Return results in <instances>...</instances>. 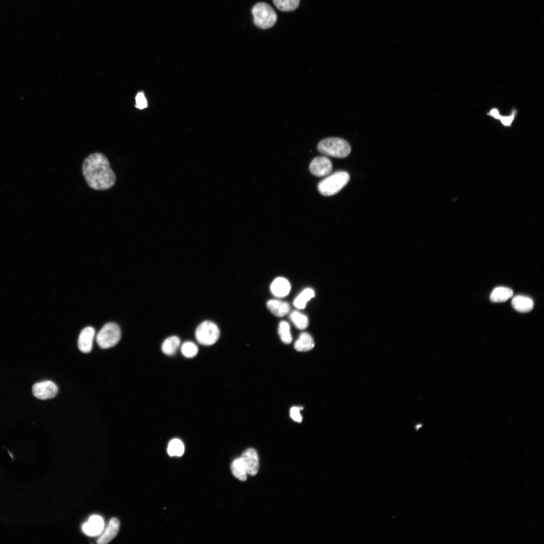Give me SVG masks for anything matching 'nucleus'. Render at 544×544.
<instances>
[{"label":"nucleus","instance_id":"nucleus-1","mask_svg":"<svg viewBox=\"0 0 544 544\" xmlns=\"http://www.w3.org/2000/svg\"><path fill=\"white\" fill-rule=\"evenodd\" d=\"M82 172L87 185L95 190H107L116 183V175L108 159L102 153L88 156L83 163Z\"/></svg>","mask_w":544,"mask_h":544},{"label":"nucleus","instance_id":"nucleus-2","mask_svg":"<svg viewBox=\"0 0 544 544\" xmlns=\"http://www.w3.org/2000/svg\"><path fill=\"white\" fill-rule=\"evenodd\" d=\"M350 179V175L346 171L335 172L321 181L318 186L319 191L323 196H333L347 185Z\"/></svg>","mask_w":544,"mask_h":544},{"label":"nucleus","instance_id":"nucleus-3","mask_svg":"<svg viewBox=\"0 0 544 544\" xmlns=\"http://www.w3.org/2000/svg\"><path fill=\"white\" fill-rule=\"evenodd\" d=\"M318 150L322 154L339 158L347 157L351 151L350 144L346 140L339 138H328L322 140L318 144Z\"/></svg>","mask_w":544,"mask_h":544},{"label":"nucleus","instance_id":"nucleus-4","mask_svg":"<svg viewBox=\"0 0 544 544\" xmlns=\"http://www.w3.org/2000/svg\"><path fill=\"white\" fill-rule=\"evenodd\" d=\"M254 24L258 28L266 30L273 27L278 21L275 11L268 5L258 3L252 9Z\"/></svg>","mask_w":544,"mask_h":544},{"label":"nucleus","instance_id":"nucleus-5","mask_svg":"<svg viewBox=\"0 0 544 544\" xmlns=\"http://www.w3.org/2000/svg\"><path fill=\"white\" fill-rule=\"evenodd\" d=\"M121 338V331L116 323L106 324L98 333L97 342L101 348L106 349L116 345Z\"/></svg>","mask_w":544,"mask_h":544},{"label":"nucleus","instance_id":"nucleus-6","mask_svg":"<svg viewBox=\"0 0 544 544\" xmlns=\"http://www.w3.org/2000/svg\"><path fill=\"white\" fill-rule=\"evenodd\" d=\"M195 336L200 344L204 346H211L218 341L220 336V331L215 323L207 321L198 327Z\"/></svg>","mask_w":544,"mask_h":544},{"label":"nucleus","instance_id":"nucleus-7","mask_svg":"<svg viewBox=\"0 0 544 544\" xmlns=\"http://www.w3.org/2000/svg\"><path fill=\"white\" fill-rule=\"evenodd\" d=\"M59 391L57 386L53 382L46 381L35 384L33 393L35 397L46 400L55 398Z\"/></svg>","mask_w":544,"mask_h":544},{"label":"nucleus","instance_id":"nucleus-8","mask_svg":"<svg viewBox=\"0 0 544 544\" xmlns=\"http://www.w3.org/2000/svg\"><path fill=\"white\" fill-rule=\"evenodd\" d=\"M241 459L247 474L255 476L258 471L259 460L256 451L252 448L245 450L242 454Z\"/></svg>","mask_w":544,"mask_h":544},{"label":"nucleus","instance_id":"nucleus-9","mask_svg":"<svg viewBox=\"0 0 544 544\" xmlns=\"http://www.w3.org/2000/svg\"><path fill=\"white\" fill-rule=\"evenodd\" d=\"M310 169L313 175L318 177H323L332 172L333 165L328 158L324 156L317 157L312 161Z\"/></svg>","mask_w":544,"mask_h":544},{"label":"nucleus","instance_id":"nucleus-10","mask_svg":"<svg viewBox=\"0 0 544 544\" xmlns=\"http://www.w3.org/2000/svg\"><path fill=\"white\" fill-rule=\"evenodd\" d=\"M95 334V330L92 327H87L82 330L78 341V348L81 352L88 353L92 351Z\"/></svg>","mask_w":544,"mask_h":544},{"label":"nucleus","instance_id":"nucleus-11","mask_svg":"<svg viewBox=\"0 0 544 544\" xmlns=\"http://www.w3.org/2000/svg\"><path fill=\"white\" fill-rule=\"evenodd\" d=\"M104 527V522L102 517L93 515L88 522L83 526V531L87 535L94 536L100 534Z\"/></svg>","mask_w":544,"mask_h":544},{"label":"nucleus","instance_id":"nucleus-12","mask_svg":"<svg viewBox=\"0 0 544 544\" xmlns=\"http://www.w3.org/2000/svg\"><path fill=\"white\" fill-rule=\"evenodd\" d=\"M291 286L289 282L282 278L277 279L270 286L272 294L277 298H285L289 295L291 292Z\"/></svg>","mask_w":544,"mask_h":544},{"label":"nucleus","instance_id":"nucleus-13","mask_svg":"<svg viewBox=\"0 0 544 544\" xmlns=\"http://www.w3.org/2000/svg\"><path fill=\"white\" fill-rule=\"evenodd\" d=\"M120 522L116 517L112 518L109 523L107 529L98 539L99 544H107L113 540L118 534L120 529Z\"/></svg>","mask_w":544,"mask_h":544},{"label":"nucleus","instance_id":"nucleus-14","mask_svg":"<svg viewBox=\"0 0 544 544\" xmlns=\"http://www.w3.org/2000/svg\"><path fill=\"white\" fill-rule=\"evenodd\" d=\"M268 310L274 315L278 317H283L288 315L291 311V306L288 303L278 300H270L266 303Z\"/></svg>","mask_w":544,"mask_h":544},{"label":"nucleus","instance_id":"nucleus-15","mask_svg":"<svg viewBox=\"0 0 544 544\" xmlns=\"http://www.w3.org/2000/svg\"><path fill=\"white\" fill-rule=\"evenodd\" d=\"M512 306L517 311L520 313H528L533 308V302L529 298L523 296H517L512 301Z\"/></svg>","mask_w":544,"mask_h":544},{"label":"nucleus","instance_id":"nucleus-16","mask_svg":"<svg viewBox=\"0 0 544 544\" xmlns=\"http://www.w3.org/2000/svg\"><path fill=\"white\" fill-rule=\"evenodd\" d=\"M315 342L312 337L307 333H302L295 344V349L300 352H306L313 349Z\"/></svg>","mask_w":544,"mask_h":544},{"label":"nucleus","instance_id":"nucleus-17","mask_svg":"<svg viewBox=\"0 0 544 544\" xmlns=\"http://www.w3.org/2000/svg\"><path fill=\"white\" fill-rule=\"evenodd\" d=\"M513 294V291L510 289L503 287L497 288L492 293L490 299L494 303L505 302L511 298Z\"/></svg>","mask_w":544,"mask_h":544},{"label":"nucleus","instance_id":"nucleus-18","mask_svg":"<svg viewBox=\"0 0 544 544\" xmlns=\"http://www.w3.org/2000/svg\"><path fill=\"white\" fill-rule=\"evenodd\" d=\"M180 344V340L177 336H171L167 338L162 345V352L166 355H174Z\"/></svg>","mask_w":544,"mask_h":544},{"label":"nucleus","instance_id":"nucleus-19","mask_svg":"<svg viewBox=\"0 0 544 544\" xmlns=\"http://www.w3.org/2000/svg\"><path fill=\"white\" fill-rule=\"evenodd\" d=\"M231 469L234 476L241 481H245L247 472L241 458L235 459L231 465Z\"/></svg>","mask_w":544,"mask_h":544},{"label":"nucleus","instance_id":"nucleus-20","mask_svg":"<svg viewBox=\"0 0 544 544\" xmlns=\"http://www.w3.org/2000/svg\"><path fill=\"white\" fill-rule=\"evenodd\" d=\"M184 445L182 441L178 439H173L169 443L167 452L171 457H181L184 454Z\"/></svg>","mask_w":544,"mask_h":544},{"label":"nucleus","instance_id":"nucleus-21","mask_svg":"<svg viewBox=\"0 0 544 544\" xmlns=\"http://www.w3.org/2000/svg\"><path fill=\"white\" fill-rule=\"evenodd\" d=\"M315 296V294L313 290L306 289L295 300L294 306L298 309H304L307 303Z\"/></svg>","mask_w":544,"mask_h":544},{"label":"nucleus","instance_id":"nucleus-22","mask_svg":"<svg viewBox=\"0 0 544 544\" xmlns=\"http://www.w3.org/2000/svg\"><path fill=\"white\" fill-rule=\"evenodd\" d=\"M300 0H274L276 7L284 12L294 11L299 7Z\"/></svg>","mask_w":544,"mask_h":544},{"label":"nucleus","instance_id":"nucleus-23","mask_svg":"<svg viewBox=\"0 0 544 544\" xmlns=\"http://www.w3.org/2000/svg\"><path fill=\"white\" fill-rule=\"evenodd\" d=\"M290 318L295 326L300 330H305L308 327L309 319L308 317L298 311H295L293 312L291 314Z\"/></svg>","mask_w":544,"mask_h":544},{"label":"nucleus","instance_id":"nucleus-24","mask_svg":"<svg viewBox=\"0 0 544 544\" xmlns=\"http://www.w3.org/2000/svg\"><path fill=\"white\" fill-rule=\"evenodd\" d=\"M279 333L282 341L287 344H290L293 341V337L291 332L290 324L286 322L282 321L279 325Z\"/></svg>","mask_w":544,"mask_h":544},{"label":"nucleus","instance_id":"nucleus-25","mask_svg":"<svg viewBox=\"0 0 544 544\" xmlns=\"http://www.w3.org/2000/svg\"><path fill=\"white\" fill-rule=\"evenodd\" d=\"M181 353L187 358H193L197 355L198 352V348L194 343L187 342L183 344L181 347Z\"/></svg>","mask_w":544,"mask_h":544},{"label":"nucleus","instance_id":"nucleus-26","mask_svg":"<svg viewBox=\"0 0 544 544\" xmlns=\"http://www.w3.org/2000/svg\"><path fill=\"white\" fill-rule=\"evenodd\" d=\"M136 108L142 110L147 106V102L143 93H139L136 97Z\"/></svg>","mask_w":544,"mask_h":544},{"label":"nucleus","instance_id":"nucleus-27","mask_svg":"<svg viewBox=\"0 0 544 544\" xmlns=\"http://www.w3.org/2000/svg\"><path fill=\"white\" fill-rule=\"evenodd\" d=\"M303 409V408L299 407H294L291 409V416L294 421L298 422L302 421L303 418L301 414V411Z\"/></svg>","mask_w":544,"mask_h":544},{"label":"nucleus","instance_id":"nucleus-28","mask_svg":"<svg viewBox=\"0 0 544 544\" xmlns=\"http://www.w3.org/2000/svg\"><path fill=\"white\" fill-rule=\"evenodd\" d=\"M515 114V112L513 111L510 116L504 117L501 116L499 120L501 121L503 125L509 126L511 125L514 119Z\"/></svg>","mask_w":544,"mask_h":544},{"label":"nucleus","instance_id":"nucleus-29","mask_svg":"<svg viewBox=\"0 0 544 544\" xmlns=\"http://www.w3.org/2000/svg\"><path fill=\"white\" fill-rule=\"evenodd\" d=\"M489 115L498 120L499 119L501 116V115L499 114V111L496 109L491 110L489 113Z\"/></svg>","mask_w":544,"mask_h":544}]
</instances>
